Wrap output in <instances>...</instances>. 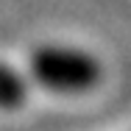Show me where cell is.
<instances>
[{"instance_id":"6da1fadb","label":"cell","mask_w":131,"mask_h":131,"mask_svg":"<svg viewBox=\"0 0 131 131\" xmlns=\"http://www.w3.org/2000/svg\"><path fill=\"white\" fill-rule=\"evenodd\" d=\"M31 78L48 92L59 95H78L95 89L103 70L92 53L67 45H42L31 53Z\"/></svg>"},{"instance_id":"7a4b0ae2","label":"cell","mask_w":131,"mask_h":131,"mask_svg":"<svg viewBox=\"0 0 131 131\" xmlns=\"http://www.w3.org/2000/svg\"><path fill=\"white\" fill-rule=\"evenodd\" d=\"M28 101V81L23 73H17L11 64L0 61V109L14 112Z\"/></svg>"}]
</instances>
